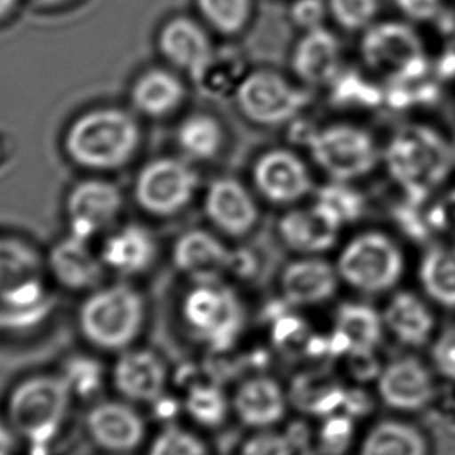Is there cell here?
Wrapping results in <instances>:
<instances>
[{
    "instance_id": "cell-1",
    "label": "cell",
    "mask_w": 455,
    "mask_h": 455,
    "mask_svg": "<svg viewBox=\"0 0 455 455\" xmlns=\"http://www.w3.org/2000/svg\"><path fill=\"white\" fill-rule=\"evenodd\" d=\"M384 161L405 198L424 203L454 169V147L432 127L405 125L387 144Z\"/></svg>"
},
{
    "instance_id": "cell-2",
    "label": "cell",
    "mask_w": 455,
    "mask_h": 455,
    "mask_svg": "<svg viewBox=\"0 0 455 455\" xmlns=\"http://www.w3.org/2000/svg\"><path fill=\"white\" fill-rule=\"evenodd\" d=\"M140 128L119 108L89 109L70 124L64 136L66 155L89 171H114L138 152Z\"/></svg>"
},
{
    "instance_id": "cell-3",
    "label": "cell",
    "mask_w": 455,
    "mask_h": 455,
    "mask_svg": "<svg viewBox=\"0 0 455 455\" xmlns=\"http://www.w3.org/2000/svg\"><path fill=\"white\" fill-rule=\"evenodd\" d=\"M146 323V301L132 285L97 287L78 310V328L91 347L122 353L132 348Z\"/></svg>"
},
{
    "instance_id": "cell-4",
    "label": "cell",
    "mask_w": 455,
    "mask_h": 455,
    "mask_svg": "<svg viewBox=\"0 0 455 455\" xmlns=\"http://www.w3.org/2000/svg\"><path fill=\"white\" fill-rule=\"evenodd\" d=\"M68 380L55 374H36L14 387L7 401L8 423L28 442L44 443L57 435L69 411Z\"/></svg>"
},
{
    "instance_id": "cell-5",
    "label": "cell",
    "mask_w": 455,
    "mask_h": 455,
    "mask_svg": "<svg viewBox=\"0 0 455 455\" xmlns=\"http://www.w3.org/2000/svg\"><path fill=\"white\" fill-rule=\"evenodd\" d=\"M181 318L196 340L215 351L231 348L245 326L241 298L220 281L196 283L184 295Z\"/></svg>"
},
{
    "instance_id": "cell-6",
    "label": "cell",
    "mask_w": 455,
    "mask_h": 455,
    "mask_svg": "<svg viewBox=\"0 0 455 455\" xmlns=\"http://www.w3.org/2000/svg\"><path fill=\"white\" fill-rule=\"evenodd\" d=\"M295 140L309 148L315 164L337 181H353L373 171L379 150L363 128L337 124L324 128H306Z\"/></svg>"
},
{
    "instance_id": "cell-7",
    "label": "cell",
    "mask_w": 455,
    "mask_h": 455,
    "mask_svg": "<svg viewBox=\"0 0 455 455\" xmlns=\"http://www.w3.org/2000/svg\"><path fill=\"white\" fill-rule=\"evenodd\" d=\"M339 276L355 291L382 293L398 284L404 273V256L382 233H363L341 250Z\"/></svg>"
},
{
    "instance_id": "cell-8",
    "label": "cell",
    "mask_w": 455,
    "mask_h": 455,
    "mask_svg": "<svg viewBox=\"0 0 455 455\" xmlns=\"http://www.w3.org/2000/svg\"><path fill=\"white\" fill-rule=\"evenodd\" d=\"M361 53L368 68L386 76L388 82L429 74L421 39L403 22H380L368 27L362 38Z\"/></svg>"
},
{
    "instance_id": "cell-9",
    "label": "cell",
    "mask_w": 455,
    "mask_h": 455,
    "mask_svg": "<svg viewBox=\"0 0 455 455\" xmlns=\"http://www.w3.org/2000/svg\"><path fill=\"white\" fill-rule=\"evenodd\" d=\"M198 177L177 158H158L140 169L134 183V200L148 214L171 217L194 198Z\"/></svg>"
},
{
    "instance_id": "cell-10",
    "label": "cell",
    "mask_w": 455,
    "mask_h": 455,
    "mask_svg": "<svg viewBox=\"0 0 455 455\" xmlns=\"http://www.w3.org/2000/svg\"><path fill=\"white\" fill-rule=\"evenodd\" d=\"M44 299L43 260L38 251L12 235H0V307L12 312L36 309Z\"/></svg>"
},
{
    "instance_id": "cell-11",
    "label": "cell",
    "mask_w": 455,
    "mask_h": 455,
    "mask_svg": "<svg viewBox=\"0 0 455 455\" xmlns=\"http://www.w3.org/2000/svg\"><path fill=\"white\" fill-rule=\"evenodd\" d=\"M235 101L248 121L258 125H281L301 113L309 95L276 72L258 70L248 74Z\"/></svg>"
},
{
    "instance_id": "cell-12",
    "label": "cell",
    "mask_w": 455,
    "mask_h": 455,
    "mask_svg": "<svg viewBox=\"0 0 455 455\" xmlns=\"http://www.w3.org/2000/svg\"><path fill=\"white\" fill-rule=\"evenodd\" d=\"M124 196L116 184L89 178L76 183L66 200L69 235L91 241L121 214Z\"/></svg>"
},
{
    "instance_id": "cell-13",
    "label": "cell",
    "mask_w": 455,
    "mask_h": 455,
    "mask_svg": "<svg viewBox=\"0 0 455 455\" xmlns=\"http://www.w3.org/2000/svg\"><path fill=\"white\" fill-rule=\"evenodd\" d=\"M86 430L91 440L109 454L127 455L146 438L144 418L125 401H103L91 407Z\"/></svg>"
},
{
    "instance_id": "cell-14",
    "label": "cell",
    "mask_w": 455,
    "mask_h": 455,
    "mask_svg": "<svg viewBox=\"0 0 455 455\" xmlns=\"http://www.w3.org/2000/svg\"><path fill=\"white\" fill-rule=\"evenodd\" d=\"M167 378L164 361L148 349L122 351L113 368L114 388L130 403H158L164 396Z\"/></svg>"
},
{
    "instance_id": "cell-15",
    "label": "cell",
    "mask_w": 455,
    "mask_h": 455,
    "mask_svg": "<svg viewBox=\"0 0 455 455\" xmlns=\"http://www.w3.org/2000/svg\"><path fill=\"white\" fill-rule=\"evenodd\" d=\"M253 180L260 196L275 204H289L312 189L307 167L291 150H272L254 165Z\"/></svg>"
},
{
    "instance_id": "cell-16",
    "label": "cell",
    "mask_w": 455,
    "mask_h": 455,
    "mask_svg": "<svg viewBox=\"0 0 455 455\" xmlns=\"http://www.w3.org/2000/svg\"><path fill=\"white\" fill-rule=\"evenodd\" d=\"M173 266L194 283L219 281L223 273L235 270V253L215 235L192 229L178 237L172 251Z\"/></svg>"
},
{
    "instance_id": "cell-17",
    "label": "cell",
    "mask_w": 455,
    "mask_h": 455,
    "mask_svg": "<svg viewBox=\"0 0 455 455\" xmlns=\"http://www.w3.org/2000/svg\"><path fill=\"white\" fill-rule=\"evenodd\" d=\"M47 268L58 284L68 291H94L100 287L105 266L100 254L89 248V241L68 235L57 242L47 256Z\"/></svg>"
},
{
    "instance_id": "cell-18",
    "label": "cell",
    "mask_w": 455,
    "mask_h": 455,
    "mask_svg": "<svg viewBox=\"0 0 455 455\" xmlns=\"http://www.w3.org/2000/svg\"><path fill=\"white\" fill-rule=\"evenodd\" d=\"M204 212L221 233L235 237L247 235L258 221L253 196L233 178H219L209 184Z\"/></svg>"
},
{
    "instance_id": "cell-19",
    "label": "cell",
    "mask_w": 455,
    "mask_h": 455,
    "mask_svg": "<svg viewBox=\"0 0 455 455\" xmlns=\"http://www.w3.org/2000/svg\"><path fill=\"white\" fill-rule=\"evenodd\" d=\"M378 392L388 407L417 411L434 398V382L421 362L407 357L392 362L380 371Z\"/></svg>"
},
{
    "instance_id": "cell-20",
    "label": "cell",
    "mask_w": 455,
    "mask_h": 455,
    "mask_svg": "<svg viewBox=\"0 0 455 455\" xmlns=\"http://www.w3.org/2000/svg\"><path fill=\"white\" fill-rule=\"evenodd\" d=\"M99 254L107 270L121 276H138L152 268L158 245L147 228L127 225L108 235Z\"/></svg>"
},
{
    "instance_id": "cell-21",
    "label": "cell",
    "mask_w": 455,
    "mask_h": 455,
    "mask_svg": "<svg viewBox=\"0 0 455 455\" xmlns=\"http://www.w3.org/2000/svg\"><path fill=\"white\" fill-rule=\"evenodd\" d=\"M158 45L169 63L186 70L194 80L200 76L214 53L203 27L189 18H173L165 22L159 32Z\"/></svg>"
},
{
    "instance_id": "cell-22",
    "label": "cell",
    "mask_w": 455,
    "mask_h": 455,
    "mask_svg": "<svg viewBox=\"0 0 455 455\" xmlns=\"http://www.w3.org/2000/svg\"><path fill=\"white\" fill-rule=\"evenodd\" d=\"M340 41L334 33L318 27L306 32L298 43L291 57V69L301 82L323 86L331 84L340 74Z\"/></svg>"
},
{
    "instance_id": "cell-23",
    "label": "cell",
    "mask_w": 455,
    "mask_h": 455,
    "mask_svg": "<svg viewBox=\"0 0 455 455\" xmlns=\"http://www.w3.org/2000/svg\"><path fill=\"white\" fill-rule=\"evenodd\" d=\"M340 229V223L316 203L307 209H293L279 220L285 245L303 253H322L334 247Z\"/></svg>"
},
{
    "instance_id": "cell-24",
    "label": "cell",
    "mask_w": 455,
    "mask_h": 455,
    "mask_svg": "<svg viewBox=\"0 0 455 455\" xmlns=\"http://www.w3.org/2000/svg\"><path fill=\"white\" fill-rule=\"evenodd\" d=\"M339 279L337 268L326 260L306 258L287 266L281 276V289L289 303L314 306L334 297Z\"/></svg>"
},
{
    "instance_id": "cell-25",
    "label": "cell",
    "mask_w": 455,
    "mask_h": 455,
    "mask_svg": "<svg viewBox=\"0 0 455 455\" xmlns=\"http://www.w3.org/2000/svg\"><path fill=\"white\" fill-rule=\"evenodd\" d=\"M384 318L367 304L345 303L337 309L334 341L351 355H371L382 340Z\"/></svg>"
},
{
    "instance_id": "cell-26",
    "label": "cell",
    "mask_w": 455,
    "mask_h": 455,
    "mask_svg": "<svg viewBox=\"0 0 455 455\" xmlns=\"http://www.w3.org/2000/svg\"><path fill=\"white\" fill-rule=\"evenodd\" d=\"M235 411L242 423L251 427H268L285 415L284 393L275 380L254 378L239 387Z\"/></svg>"
},
{
    "instance_id": "cell-27",
    "label": "cell",
    "mask_w": 455,
    "mask_h": 455,
    "mask_svg": "<svg viewBox=\"0 0 455 455\" xmlns=\"http://www.w3.org/2000/svg\"><path fill=\"white\" fill-rule=\"evenodd\" d=\"M384 324L399 341L421 347L434 331V315L429 307L411 291H399L384 310Z\"/></svg>"
},
{
    "instance_id": "cell-28",
    "label": "cell",
    "mask_w": 455,
    "mask_h": 455,
    "mask_svg": "<svg viewBox=\"0 0 455 455\" xmlns=\"http://www.w3.org/2000/svg\"><path fill=\"white\" fill-rule=\"evenodd\" d=\"M184 84L171 70L150 69L134 82L133 107L148 117H164L173 113L184 100Z\"/></svg>"
},
{
    "instance_id": "cell-29",
    "label": "cell",
    "mask_w": 455,
    "mask_h": 455,
    "mask_svg": "<svg viewBox=\"0 0 455 455\" xmlns=\"http://www.w3.org/2000/svg\"><path fill=\"white\" fill-rule=\"evenodd\" d=\"M426 442L415 427L382 421L368 432L359 455H426Z\"/></svg>"
},
{
    "instance_id": "cell-30",
    "label": "cell",
    "mask_w": 455,
    "mask_h": 455,
    "mask_svg": "<svg viewBox=\"0 0 455 455\" xmlns=\"http://www.w3.org/2000/svg\"><path fill=\"white\" fill-rule=\"evenodd\" d=\"M419 283L434 301L455 307V245L427 251L419 266Z\"/></svg>"
},
{
    "instance_id": "cell-31",
    "label": "cell",
    "mask_w": 455,
    "mask_h": 455,
    "mask_svg": "<svg viewBox=\"0 0 455 455\" xmlns=\"http://www.w3.org/2000/svg\"><path fill=\"white\" fill-rule=\"evenodd\" d=\"M177 142L190 158L208 161L220 152L223 132L212 116L192 114L178 127Z\"/></svg>"
},
{
    "instance_id": "cell-32",
    "label": "cell",
    "mask_w": 455,
    "mask_h": 455,
    "mask_svg": "<svg viewBox=\"0 0 455 455\" xmlns=\"http://www.w3.org/2000/svg\"><path fill=\"white\" fill-rule=\"evenodd\" d=\"M248 74L247 63L239 53H212L196 83L211 94L221 97L233 94L235 97Z\"/></svg>"
},
{
    "instance_id": "cell-33",
    "label": "cell",
    "mask_w": 455,
    "mask_h": 455,
    "mask_svg": "<svg viewBox=\"0 0 455 455\" xmlns=\"http://www.w3.org/2000/svg\"><path fill=\"white\" fill-rule=\"evenodd\" d=\"M316 204L326 209L341 227L359 220L365 212V198L348 181L324 184L316 192Z\"/></svg>"
},
{
    "instance_id": "cell-34",
    "label": "cell",
    "mask_w": 455,
    "mask_h": 455,
    "mask_svg": "<svg viewBox=\"0 0 455 455\" xmlns=\"http://www.w3.org/2000/svg\"><path fill=\"white\" fill-rule=\"evenodd\" d=\"M329 86H332L331 99L339 107L376 108L386 100L380 88L355 70L340 72Z\"/></svg>"
},
{
    "instance_id": "cell-35",
    "label": "cell",
    "mask_w": 455,
    "mask_h": 455,
    "mask_svg": "<svg viewBox=\"0 0 455 455\" xmlns=\"http://www.w3.org/2000/svg\"><path fill=\"white\" fill-rule=\"evenodd\" d=\"M196 7L217 32L235 35L247 24L251 0H196Z\"/></svg>"
},
{
    "instance_id": "cell-36",
    "label": "cell",
    "mask_w": 455,
    "mask_h": 455,
    "mask_svg": "<svg viewBox=\"0 0 455 455\" xmlns=\"http://www.w3.org/2000/svg\"><path fill=\"white\" fill-rule=\"evenodd\" d=\"M186 411L196 423L214 427L227 418V396L219 387L194 386L186 396Z\"/></svg>"
},
{
    "instance_id": "cell-37",
    "label": "cell",
    "mask_w": 455,
    "mask_h": 455,
    "mask_svg": "<svg viewBox=\"0 0 455 455\" xmlns=\"http://www.w3.org/2000/svg\"><path fill=\"white\" fill-rule=\"evenodd\" d=\"M328 10L345 30H367L379 12V0H328Z\"/></svg>"
},
{
    "instance_id": "cell-38",
    "label": "cell",
    "mask_w": 455,
    "mask_h": 455,
    "mask_svg": "<svg viewBox=\"0 0 455 455\" xmlns=\"http://www.w3.org/2000/svg\"><path fill=\"white\" fill-rule=\"evenodd\" d=\"M427 76L418 78H405V80H392L386 92V100L388 105L396 109L423 105L438 99V88L430 83Z\"/></svg>"
},
{
    "instance_id": "cell-39",
    "label": "cell",
    "mask_w": 455,
    "mask_h": 455,
    "mask_svg": "<svg viewBox=\"0 0 455 455\" xmlns=\"http://www.w3.org/2000/svg\"><path fill=\"white\" fill-rule=\"evenodd\" d=\"M147 455H209V451L189 430L169 426L155 436Z\"/></svg>"
},
{
    "instance_id": "cell-40",
    "label": "cell",
    "mask_w": 455,
    "mask_h": 455,
    "mask_svg": "<svg viewBox=\"0 0 455 455\" xmlns=\"http://www.w3.org/2000/svg\"><path fill=\"white\" fill-rule=\"evenodd\" d=\"M355 434V426L348 417H332L322 430V443L329 454L347 451Z\"/></svg>"
},
{
    "instance_id": "cell-41",
    "label": "cell",
    "mask_w": 455,
    "mask_h": 455,
    "mask_svg": "<svg viewBox=\"0 0 455 455\" xmlns=\"http://www.w3.org/2000/svg\"><path fill=\"white\" fill-rule=\"evenodd\" d=\"M293 448L287 436L275 432H262L250 438L239 455H291Z\"/></svg>"
},
{
    "instance_id": "cell-42",
    "label": "cell",
    "mask_w": 455,
    "mask_h": 455,
    "mask_svg": "<svg viewBox=\"0 0 455 455\" xmlns=\"http://www.w3.org/2000/svg\"><path fill=\"white\" fill-rule=\"evenodd\" d=\"M328 13V2L324 0H295L291 7L293 24L306 32L322 27Z\"/></svg>"
},
{
    "instance_id": "cell-43",
    "label": "cell",
    "mask_w": 455,
    "mask_h": 455,
    "mask_svg": "<svg viewBox=\"0 0 455 455\" xmlns=\"http://www.w3.org/2000/svg\"><path fill=\"white\" fill-rule=\"evenodd\" d=\"M432 361L436 371L455 382V326L448 328L432 347Z\"/></svg>"
},
{
    "instance_id": "cell-44",
    "label": "cell",
    "mask_w": 455,
    "mask_h": 455,
    "mask_svg": "<svg viewBox=\"0 0 455 455\" xmlns=\"http://www.w3.org/2000/svg\"><path fill=\"white\" fill-rule=\"evenodd\" d=\"M427 220L432 233H455V190L429 206Z\"/></svg>"
},
{
    "instance_id": "cell-45",
    "label": "cell",
    "mask_w": 455,
    "mask_h": 455,
    "mask_svg": "<svg viewBox=\"0 0 455 455\" xmlns=\"http://www.w3.org/2000/svg\"><path fill=\"white\" fill-rule=\"evenodd\" d=\"M401 13L415 22L435 20L442 12V0H396Z\"/></svg>"
},
{
    "instance_id": "cell-46",
    "label": "cell",
    "mask_w": 455,
    "mask_h": 455,
    "mask_svg": "<svg viewBox=\"0 0 455 455\" xmlns=\"http://www.w3.org/2000/svg\"><path fill=\"white\" fill-rule=\"evenodd\" d=\"M18 0H0V20H5L7 16L13 13Z\"/></svg>"
},
{
    "instance_id": "cell-47",
    "label": "cell",
    "mask_w": 455,
    "mask_h": 455,
    "mask_svg": "<svg viewBox=\"0 0 455 455\" xmlns=\"http://www.w3.org/2000/svg\"><path fill=\"white\" fill-rule=\"evenodd\" d=\"M33 2L39 7H60V5H64L70 0H33Z\"/></svg>"
},
{
    "instance_id": "cell-48",
    "label": "cell",
    "mask_w": 455,
    "mask_h": 455,
    "mask_svg": "<svg viewBox=\"0 0 455 455\" xmlns=\"http://www.w3.org/2000/svg\"><path fill=\"white\" fill-rule=\"evenodd\" d=\"M452 147H454V153H455V144H454V146H452Z\"/></svg>"
},
{
    "instance_id": "cell-49",
    "label": "cell",
    "mask_w": 455,
    "mask_h": 455,
    "mask_svg": "<svg viewBox=\"0 0 455 455\" xmlns=\"http://www.w3.org/2000/svg\"><path fill=\"white\" fill-rule=\"evenodd\" d=\"M111 455H117V454H111Z\"/></svg>"
},
{
    "instance_id": "cell-50",
    "label": "cell",
    "mask_w": 455,
    "mask_h": 455,
    "mask_svg": "<svg viewBox=\"0 0 455 455\" xmlns=\"http://www.w3.org/2000/svg\"><path fill=\"white\" fill-rule=\"evenodd\" d=\"M0 455H4V454H0Z\"/></svg>"
}]
</instances>
